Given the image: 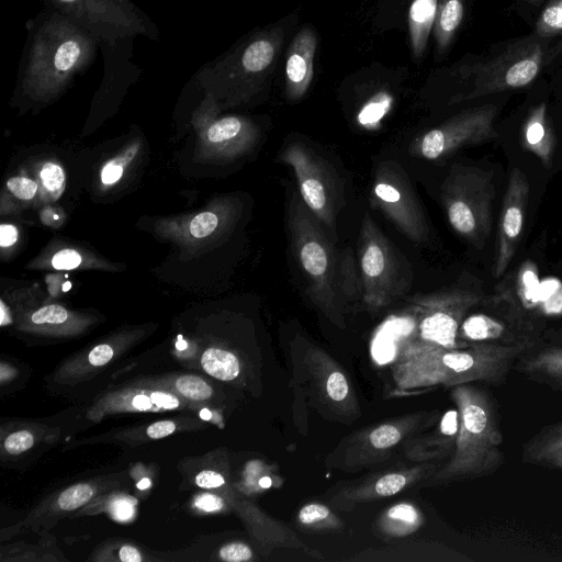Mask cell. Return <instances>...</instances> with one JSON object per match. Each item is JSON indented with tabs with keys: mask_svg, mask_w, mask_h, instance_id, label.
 <instances>
[{
	"mask_svg": "<svg viewBox=\"0 0 562 562\" xmlns=\"http://www.w3.org/2000/svg\"><path fill=\"white\" fill-rule=\"evenodd\" d=\"M328 507L322 504H308L300 509L299 519L302 524L310 525L328 517Z\"/></svg>",
	"mask_w": 562,
	"mask_h": 562,
	"instance_id": "cell-41",
	"label": "cell"
},
{
	"mask_svg": "<svg viewBox=\"0 0 562 562\" xmlns=\"http://www.w3.org/2000/svg\"><path fill=\"white\" fill-rule=\"evenodd\" d=\"M506 303V302H505ZM541 327L507 303L501 312H475L462 321L458 340L463 346L492 344L531 349L539 345Z\"/></svg>",
	"mask_w": 562,
	"mask_h": 562,
	"instance_id": "cell-14",
	"label": "cell"
},
{
	"mask_svg": "<svg viewBox=\"0 0 562 562\" xmlns=\"http://www.w3.org/2000/svg\"><path fill=\"white\" fill-rule=\"evenodd\" d=\"M280 159L293 170L306 206L336 239V218L344 203L342 189L330 164L297 140L283 147Z\"/></svg>",
	"mask_w": 562,
	"mask_h": 562,
	"instance_id": "cell-11",
	"label": "cell"
},
{
	"mask_svg": "<svg viewBox=\"0 0 562 562\" xmlns=\"http://www.w3.org/2000/svg\"><path fill=\"white\" fill-rule=\"evenodd\" d=\"M33 443V435L27 430H20L7 437L4 440V449L11 454H19L29 450Z\"/></svg>",
	"mask_w": 562,
	"mask_h": 562,
	"instance_id": "cell-37",
	"label": "cell"
},
{
	"mask_svg": "<svg viewBox=\"0 0 562 562\" xmlns=\"http://www.w3.org/2000/svg\"><path fill=\"white\" fill-rule=\"evenodd\" d=\"M150 485V481L148 479H143L138 484L137 487L140 490L147 488Z\"/></svg>",
	"mask_w": 562,
	"mask_h": 562,
	"instance_id": "cell-54",
	"label": "cell"
},
{
	"mask_svg": "<svg viewBox=\"0 0 562 562\" xmlns=\"http://www.w3.org/2000/svg\"><path fill=\"white\" fill-rule=\"evenodd\" d=\"M1 325H5L8 323H10V317H7V313H5V306H4V303L1 302Z\"/></svg>",
	"mask_w": 562,
	"mask_h": 562,
	"instance_id": "cell-52",
	"label": "cell"
},
{
	"mask_svg": "<svg viewBox=\"0 0 562 562\" xmlns=\"http://www.w3.org/2000/svg\"><path fill=\"white\" fill-rule=\"evenodd\" d=\"M7 188L13 195L22 200H31L37 191L36 182L24 177L10 178L7 181Z\"/></svg>",
	"mask_w": 562,
	"mask_h": 562,
	"instance_id": "cell-36",
	"label": "cell"
},
{
	"mask_svg": "<svg viewBox=\"0 0 562 562\" xmlns=\"http://www.w3.org/2000/svg\"><path fill=\"white\" fill-rule=\"evenodd\" d=\"M82 261L80 254L74 249H63L57 251L52 258V266L58 270H71L77 268Z\"/></svg>",
	"mask_w": 562,
	"mask_h": 562,
	"instance_id": "cell-39",
	"label": "cell"
},
{
	"mask_svg": "<svg viewBox=\"0 0 562 562\" xmlns=\"http://www.w3.org/2000/svg\"><path fill=\"white\" fill-rule=\"evenodd\" d=\"M548 42L549 38L535 34L509 44L492 57L461 66L458 72L470 86L465 92L453 95L450 103L529 86L550 59Z\"/></svg>",
	"mask_w": 562,
	"mask_h": 562,
	"instance_id": "cell-6",
	"label": "cell"
},
{
	"mask_svg": "<svg viewBox=\"0 0 562 562\" xmlns=\"http://www.w3.org/2000/svg\"><path fill=\"white\" fill-rule=\"evenodd\" d=\"M137 146L130 148L123 156L110 160L101 171V181L103 184L110 186L117 182L123 173L127 162L133 158Z\"/></svg>",
	"mask_w": 562,
	"mask_h": 562,
	"instance_id": "cell-31",
	"label": "cell"
},
{
	"mask_svg": "<svg viewBox=\"0 0 562 562\" xmlns=\"http://www.w3.org/2000/svg\"><path fill=\"white\" fill-rule=\"evenodd\" d=\"M113 353L112 347L106 344H101L90 351L88 360L92 366L100 367L108 363L112 359Z\"/></svg>",
	"mask_w": 562,
	"mask_h": 562,
	"instance_id": "cell-43",
	"label": "cell"
},
{
	"mask_svg": "<svg viewBox=\"0 0 562 562\" xmlns=\"http://www.w3.org/2000/svg\"><path fill=\"white\" fill-rule=\"evenodd\" d=\"M392 100L390 93L379 91L363 104L357 116L358 122L367 128H374L391 109Z\"/></svg>",
	"mask_w": 562,
	"mask_h": 562,
	"instance_id": "cell-27",
	"label": "cell"
},
{
	"mask_svg": "<svg viewBox=\"0 0 562 562\" xmlns=\"http://www.w3.org/2000/svg\"><path fill=\"white\" fill-rule=\"evenodd\" d=\"M220 557L224 561L241 562L250 560L252 557V552L250 548L245 543L234 542L224 546L220 550Z\"/></svg>",
	"mask_w": 562,
	"mask_h": 562,
	"instance_id": "cell-38",
	"label": "cell"
},
{
	"mask_svg": "<svg viewBox=\"0 0 562 562\" xmlns=\"http://www.w3.org/2000/svg\"><path fill=\"white\" fill-rule=\"evenodd\" d=\"M529 350L492 344L430 348L396 358L393 376L400 390L483 382L503 385L516 360Z\"/></svg>",
	"mask_w": 562,
	"mask_h": 562,
	"instance_id": "cell-2",
	"label": "cell"
},
{
	"mask_svg": "<svg viewBox=\"0 0 562 562\" xmlns=\"http://www.w3.org/2000/svg\"><path fill=\"white\" fill-rule=\"evenodd\" d=\"M175 430H176V425L173 422L161 420V422H156V423L151 424L147 428V435L151 439H160V438H164V437L172 434Z\"/></svg>",
	"mask_w": 562,
	"mask_h": 562,
	"instance_id": "cell-47",
	"label": "cell"
},
{
	"mask_svg": "<svg viewBox=\"0 0 562 562\" xmlns=\"http://www.w3.org/2000/svg\"><path fill=\"white\" fill-rule=\"evenodd\" d=\"M440 199L453 231L481 249L492 227L493 172L454 165L441 184Z\"/></svg>",
	"mask_w": 562,
	"mask_h": 562,
	"instance_id": "cell-7",
	"label": "cell"
},
{
	"mask_svg": "<svg viewBox=\"0 0 562 562\" xmlns=\"http://www.w3.org/2000/svg\"><path fill=\"white\" fill-rule=\"evenodd\" d=\"M259 485H260L261 487H265V488H267V487L271 486V479H270V477H268V476L262 477V479L259 481Z\"/></svg>",
	"mask_w": 562,
	"mask_h": 562,
	"instance_id": "cell-53",
	"label": "cell"
},
{
	"mask_svg": "<svg viewBox=\"0 0 562 562\" xmlns=\"http://www.w3.org/2000/svg\"><path fill=\"white\" fill-rule=\"evenodd\" d=\"M513 370L529 381L562 392V346L538 345L525 351L514 363Z\"/></svg>",
	"mask_w": 562,
	"mask_h": 562,
	"instance_id": "cell-17",
	"label": "cell"
},
{
	"mask_svg": "<svg viewBox=\"0 0 562 562\" xmlns=\"http://www.w3.org/2000/svg\"><path fill=\"white\" fill-rule=\"evenodd\" d=\"M286 224L290 245L307 281L312 301L328 316L340 317L339 254L299 192H293L289 200Z\"/></svg>",
	"mask_w": 562,
	"mask_h": 562,
	"instance_id": "cell-4",
	"label": "cell"
},
{
	"mask_svg": "<svg viewBox=\"0 0 562 562\" xmlns=\"http://www.w3.org/2000/svg\"><path fill=\"white\" fill-rule=\"evenodd\" d=\"M406 485V477L400 473H391L376 481L374 491L381 496H391L398 493Z\"/></svg>",
	"mask_w": 562,
	"mask_h": 562,
	"instance_id": "cell-35",
	"label": "cell"
},
{
	"mask_svg": "<svg viewBox=\"0 0 562 562\" xmlns=\"http://www.w3.org/2000/svg\"><path fill=\"white\" fill-rule=\"evenodd\" d=\"M93 490L88 484H76L58 496V506L64 510L76 509L90 501Z\"/></svg>",
	"mask_w": 562,
	"mask_h": 562,
	"instance_id": "cell-30",
	"label": "cell"
},
{
	"mask_svg": "<svg viewBox=\"0 0 562 562\" xmlns=\"http://www.w3.org/2000/svg\"><path fill=\"white\" fill-rule=\"evenodd\" d=\"M19 232L15 226L11 224H1L0 226V245L7 248L16 243Z\"/></svg>",
	"mask_w": 562,
	"mask_h": 562,
	"instance_id": "cell-48",
	"label": "cell"
},
{
	"mask_svg": "<svg viewBox=\"0 0 562 562\" xmlns=\"http://www.w3.org/2000/svg\"><path fill=\"white\" fill-rule=\"evenodd\" d=\"M43 186L50 192L59 191L65 182L64 170L54 162H46L41 170Z\"/></svg>",
	"mask_w": 562,
	"mask_h": 562,
	"instance_id": "cell-34",
	"label": "cell"
},
{
	"mask_svg": "<svg viewBox=\"0 0 562 562\" xmlns=\"http://www.w3.org/2000/svg\"><path fill=\"white\" fill-rule=\"evenodd\" d=\"M531 4H535V5H539L541 4L544 0H525Z\"/></svg>",
	"mask_w": 562,
	"mask_h": 562,
	"instance_id": "cell-56",
	"label": "cell"
},
{
	"mask_svg": "<svg viewBox=\"0 0 562 562\" xmlns=\"http://www.w3.org/2000/svg\"><path fill=\"white\" fill-rule=\"evenodd\" d=\"M204 371L221 381H231L239 374V362L236 356L227 350L210 348L201 358Z\"/></svg>",
	"mask_w": 562,
	"mask_h": 562,
	"instance_id": "cell-23",
	"label": "cell"
},
{
	"mask_svg": "<svg viewBox=\"0 0 562 562\" xmlns=\"http://www.w3.org/2000/svg\"><path fill=\"white\" fill-rule=\"evenodd\" d=\"M483 300L482 292L463 286L413 296L408 305L413 322L396 358L430 348L467 347L458 340L459 327Z\"/></svg>",
	"mask_w": 562,
	"mask_h": 562,
	"instance_id": "cell-5",
	"label": "cell"
},
{
	"mask_svg": "<svg viewBox=\"0 0 562 562\" xmlns=\"http://www.w3.org/2000/svg\"><path fill=\"white\" fill-rule=\"evenodd\" d=\"M327 394L334 401H342L348 394V383L345 375L339 372H333L327 379Z\"/></svg>",
	"mask_w": 562,
	"mask_h": 562,
	"instance_id": "cell-40",
	"label": "cell"
},
{
	"mask_svg": "<svg viewBox=\"0 0 562 562\" xmlns=\"http://www.w3.org/2000/svg\"><path fill=\"white\" fill-rule=\"evenodd\" d=\"M418 513L409 504H398L389 509L385 516V525L394 533H407L418 525Z\"/></svg>",
	"mask_w": 562,
	"mask_h": 562,
	"instance_id": "cell-28",
	"label": "cell"
},
{
	"mask_svg": "<svg viewBox=\"0 0 562 562\" xmlns=\"http://www.w3.org/2000/svg\"><path fill=\"white\" fill-rule=\"evenodd\" d=\"M338 290L339 295H344L348 300L356 299L360 294L362 295L359 268L357 269L350 249H345L339 254Z\"/></svg>",
	"mask_w": 562,
	"mask_h": 562,
	"instance_id": "cell-24",
	"label": "cell"
},
{
	"mask_svg": "<svg viewBox=\"0 0 562 562\" xmlns=\"http://www.w3.org/2000/svg\"><path fill=\"white\" fill-rule=\"evenodd\" d=\"M46 9L69 18L99 41L119 47L139 35L158 38L150 19L132 0H41Z\"/></svg>",
	"mask_w": 562,
	"mask_h": 562,
	"instance_id": "cell-10",
	"label": "cell"
},
{
	"mask_svg": "<svg viewBox=\"0 0 562 562\" xmlns=\"http://www.w3.org/2000/svg\"><path fill=\"white\" fill-rule=\"evenodd\" d=\"M464 0H438L434 24V38L438 54L451 45L463 20Z\"/></svg>",
	"mask_w": 562,
	"mask_h": 562,
	"instance_id": "cell-21",
	"label": "cell"
},
{
	"mask_svg": "<svg viewBox=\"0 0 562 562\" xmlns=\"http://www.w3.org/2000/svg\"><path fill=\"white\" fill-rule=\"evenodd\" d=\"M402 435L397 427L385 424L375 428L370 434V442L374 448L384 449L397 443Z\"/></svg>",
	"mask_w": 562,
	"mask_h": 562,
	"instance_id": "cell-32",
	"label": "cell"
},
{
	"mask_svg": "<svg viewBox=\"0 0 562 562\" xmlns=\"http://www.w3.org/2000/svg\"><path fill=\"white\" fill-rule=\"evenodd\" d=\"M233 206H224L221 211H205L195 215L189 225L191 236L204 238L213 234L221 224L233 218Z\"/></svg>",
	"mask_w": 562,
	"mask_h": 562,
	"instance_id": "cell-25",
	"label": "cell"
},
{
	"mask_svg": "<svg viewBox=\"0 0 562 562\" xmlns=\"http://www.w3.org/2000/svg\"><path fill=\"white\" fill-rule=\"evenodd\" d=\"M372 207L382 212L409 240L429 238V223L404 168L395 160L378 164L370 193Z\"/></svg>",
	"mask_w": 562,
	"mask_h": 562,
	"instance_id": "cell-12",
	"label": "cell"
},
{
	"mask_svg": "<svg viewBox=\"0 0 562 562\" xmlns=\"http://www.w3.org/2000/svg\"><path fill=\"white\" fill-rule=\"evenodd\" d=\"M205 136L217 153L236 156L254 146L258 139V128L246 117L225 116L213 121Z\"/></svg>",
	"mask_w": 562,
	"mask_h": 562,
	"instance_id": "cell-18",
	"label": "cell"
},
{
	"mask_svg": "<svg viewBox=\"0 0 562 562\" xmlns=\"http://www.w3.org/2000/svg\"><path fill=\"white\" fill-rule=\"evenodd\" d=\"M100 41L89 31L45 9L29 26L15 91L33 104L60 95L94 61Z\"/></svg>",
	"mask_w": 562,
	"mask_h": 562,
	"instance_id": "cell-1",
	"label": "cell"
},
{
	"mask_svg": "<svg viewBox=\"0 0 562 562\" xmlns=\"http://www.w3.org/2000/svg\"><path fill=\"white\" fill-rule=\"evenodd\" d=\"M529 182L520 169L510 172L504 194L497 226L493 274L501 278L508 268L522 234L529 199Z\"/></svg>",
	"mask_w": 562,
	"mask_h": 562,
	"instance_id": "cell-15",
	"label": "cell"
},
{
	"mask_svg": "<svg viewBox=\"0 0 562 562\" xmlns=\"http://www.w3.org/2000/svg\"><path fill=\"white\" fill-rule=\"evenodd\" d=\"M358 263L362 299L372 310L390 304L411 286V271L404 258L368 212L359 232Z\"/></svg>",
	"mask_w": 562,
	"mask_h": 562,
	"instance_id": "cell-9",
	"label": "cell"
},
{
	"mask_svg": "<svg viewBox=\"0 0 562 562\" xmlns=\"http://www.w3.org/2000/svg\"><path fill=\"white\" fill-rule=\"evenodd\" d=\"M458 408L454 454L439 472L442 480L476 479L497 472L505 463L497 403L487 389L474 383L456 385Z\"/></svg>",
	"mask_w": 562,
	"mask_h": 562,
	"instance_id": "cell-3",
	"label": "cell"
},
{
	"mask_svg": "<svg viewBox=\"0 0 562 562\" xmlns=\"http://www.w3.org/2000/svg\"><path fill=\"white\" fill-rule=\"evenodd\" d=\"M281 42V29L265 31L234 52L203 66L195 75L207 91V98L220 95L233 102L249 97L255 83L271 69Z\"/></svg>",
	"mask_w": 562,
	"mask_h": 562,
	"instance_id": "cell-8",
	"label": "cell"
},
{
	"mask_svg": "<svg viewBox=\"0 0 562 562\" xmlns=\"http://www.w3.org/2000/svg\"><path fill=\"white\" fill-rule=\"evenodd\" d=\"M134 499H117L112 504L111 512L119 520H127L134 514Z\"/></svg>",
	"mask_w": 562,
	"mask_h": 562,
	"instance_id": "cell-46",
	"label": "cell"
},
{
	"mask_svg": "<svg viewBox=\"0 0 562 562\" xmlns=\"http://www.w3.org/2000/svg\"><path fill=\"white\" fill-rule=\"evenodd\" d=\"M178 392L195 401H203L211 397L212 387L201 378L195 375H183L176 381Z\"/></svg>",
	"mask_w": 562,
	"mask_h": 562,
	"instance_id": "cell-29",
	"label": "cell"
},
{
	"mask_svg": "<svg viewBox=\"0 0 562 562\" xmlns=\"http://www.w3.org/2000/svg\"><path fill=\"white\" fill-rule=\"evenodd\" d=\"M32 322L37 325L42 324H61L67 321L68 312L60 305H47L41 307L32 315Z\"/></svg>",
	"mask_w": 562,
	"mask_h": 562,
	"instance_id": "cell-33",
	"label": "cell"
},
{
	"mask_svg": "<svg viewBox=\"0 0 562 562\" xmlns=\"http://www.w3.org/2000/svg\"><path fill=\"white\" fill-rule=\"evenodd\" d=\"M496 114L494 104L464 110L417 136L409 153L415 157L437 160L462 147L495 139L498 137L494 128Z\"/></svg>",
	"mask_w": 562,
	"mask_h": 562,
	"instance_id": "cell-13",
	"label": "cell"
},
{
	"mask_svg": "<svg viewBox=\"0 0 562 562\" xmlns=\"http://www.w3.org/2000/svg\"><path fill=\"white\" fill-rule=\"evenodd\" d=\"M438 0H413L408 10V31L413 55L420 58L434 29Z\"/></svg>",
	"mask_w": 562,
	"mask_h": 562,
	"instance_id": "cell-20",
	"label": "cell"
},
{
	"mask_svg": "<svg viewBox=\"0 0 562 562\" xmlns=\"http://www.w3.org/2000/svg\"><path fill=\"white\" fill-rule=\"evenodd\" d=\"M132 406L138 411L157 409L151 395L138 394L132 400Z\"/></svg>",
	"mask_w": 562,
	"mask_h": 562,
	"instance_id": "cell-50",
	"label": "cell"
},
{
	"mask_svg": "<svg viewBox=\"0 0 562 562\" xmlns=\"http://www.w3.org/2000/svg\"><path fill=\"white\" fill-rule=\"evenodd\" d=\"M524 147L532 153L547 169L552 167L557 137L548 115L546 102L535 105L521 127Z\"/></svg>",
	"mask_w": 562,
	"mask_h": 562,
	"instance_id": "cell-19",
	"label": "cell"
},
{
	"mask_svg": "<svg viewBox=\"0 0 562 562\" xmlns=\"http://www.w3.org/2000/svg\"><path fill=\"white\" fill-rule=\"evenodd\" d=\"M562 447V420L542 427L522 446L521 462L532 464L541 454Z\"/></svg>",
	"mask_w": 562,
	"mask_h": 562,
	"instance_id": "cell-22",
	"label": "cell"
},
{
	"mask_svg": "<svg viewBox=\"0 0 562 562\" xmlns=\"http://www.w3.org/2000/svg\"><path fill=\"white\" fill-rule=\"evenodd\" d=\"M120 559L123 562H140L142 555L139 551L132 546H123L119 552Z\"/></svg>",
	"mask_w": 562,
	"mask_h": 562,
	"instance_id": "cell-51",
	"label": "cell"
},
{
	"mask_svg": "<svg viewBox=\"0 0 562 562\" xmlns=\"http://www.w3.org/2000/svg\"><path fill=\"white\" fill-rule=\"evenodd\" d=\"M458 412H448L441 422V431L447 436H451L457 432L458 422H457Z\"/></svg>",
	"mask_w": 562,
	"mask_h": 562,
	"instance_id": "cell-49",
	"label": "cell"
},
{
	"mask_svg": "<svg viewBox=\"0 0 562 562\" xmlns=\"http://www.w3.org/2000/svg\"><path fill=\"white\" fill-rule=\"evenodd\" d=\"M531 465L562 470V447L539 456Z\"/></svg>",
	"mask_w": 562,
	"mask_h": 562,
	"instance_id": "cell-42",
	"label": "cell"
},
{
	"mask_svg": "<svg viewBox=\"0 0 562 562\" xmlns=\"http://www.w3.org/2000/svg\"><path fill=\"white\" fill-rule=\"evenodd\" d=\"M535 34L541 38L562 35V0H549L535 26Z\"/></svg>",
	"mask_w": 562,
	"mask_h": 562,
	"instance_id": "cell-26",
	"label": "cell"
},
{
	"mask_svg": "<svg viewBox=\"0 0 562 562\" xmlns=\"http://www.w3.org/2000/svg\"><path fill=\"white\" fill-rule=\"evenodd\" d=\"M194 504L202 510L205 512H216L221 510L224 506L223 499L216 495L204 493L199 495Z\"/></svg>",
	"mask_w": 562,
	"mask_h": 562,
	"instance_id": "cell-45",
	"label": "cell"
},
{
	"mask_svg": "<svg viewBox=\"0 0 562 562\" xmlns=\"http://www.w3.org/2000/svg\"><path fill=\"white\" fill-rule=\"evenodd\" d=\"M317 46L315 32L302 27L293 38L285 63V91L292 101L304 97L314 75V56Z\"/></svg>",
	"mask_w": 562,
	"mask_h": 562,
	"instance_id": "cell-16",
	"label": "cell"
},
{
	"mask_svg": "<svg viewBox=\"0 0 562 562\" xmlns=\"http://www.w3.org/2000/svg\"><path fill=\"white\" fill-rule=\"evenodd\" d=\"M195 483L203 488H214L223 485L225 482L220 473L204 470L195 476Z\"/></svg>",
	"mask_w": 562,
	"mask_h": 562,
	"instance_id": "cell-44",
	"label": "cell"
},
{
	"mask_svg": "<svg viewBox=\"0 0 562 562\" xmlns=\"http://www.w3.org/2000/svg\"><path fill=\"white\" fill-rule=\"evenodd\" d=\"M201 417L204 418V419H210L211 418V413L207 409H202L201 411Z\"/></svg>",
	"mask_w": 562,
	"mask_h": 562,
	"instance_id": "cell-55",
	"label": "cell"
}]
</instances>
